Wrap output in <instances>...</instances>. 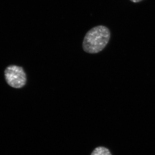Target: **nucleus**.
Here are the masks:
<instances>
[{
	"label": "nucleus",
	"instance_id": "1",
	"mask_svg": "<svg viewBox=\"0 0 155 155\" xmlns=\"http://www.w3.org/2000/svg\"><path fill=\"white\" fill-rule=\"evenodd\" d=\"M110 32L107 27L100 25L87 31L82 43L83 50L89 54H97L101 51L108 44Z\"/></svg>",
	"mask_w": 155,
	"mask_h": 155
},
{
	"label": "nucleus",
	"instance_id": "2",
	"mask_svg": "<svg viewBox=\"0 0 155 155\" xmlns=\"http://www.w3.org/2000/svg\"><path fill=\"white\" fill-rule=\"evenodd\" d=\"M5 75L7 83L11 87L21 88L26 84L27 77L22 67L16 65L9 66L5 70Z\"/></svg>",
	"mask_w": 155,
	"mask_h": 155
},
{
	"label": "nucleus",
	"instance_id": "3",
	"mask_svg": "<svg viewBox=\"0 0 155 155\" xmlns=\"http://www.w3.org/2000/svg\"><path fill=\"white\" fill-rule=\"evenodd\" d=\"M91 155H111L108 149L104 147H98L94 150Z\"/></svg>",
	"mask_w": 155,
	"mask_h": 155
},
{
	"label": "nucleus",
	"instance_id": "4",
	"mask_svg": "<svg viewBox=\"0 0 155 155\" xmlns=\"http://www.w3.org/2000/svg\"><path fill=\"white\" fill-rule=\"evenodd\" d=\"M130 2H132L133 3H139L142 2V1H143V0H130Z\"/></svg>",
	"mask_w": 155,
	"mask_h": 155
}]
</instances>
